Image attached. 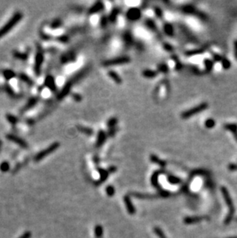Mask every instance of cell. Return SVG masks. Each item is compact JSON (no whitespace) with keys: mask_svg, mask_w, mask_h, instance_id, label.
Here are the masks:
<instances>
[{"mask_svg":"<svg viewBox=\"0 0 237 238\" xmlns=\"http://www.w3.org/2000/svg\"><path fill=\"white\" fill-rule=\"evenodd\" d=\"M22 14L21 13V12H17V13H15L2 28L0 29V38H2L3 36H5V34L8 33V32L22 19Z\"/></svg>","mask_w":237,"mask_h":238,"instance_id":"obj_1","label":"cell"},{"mask_svg":"<svg viewBox=\"0 0 237 238\" xmlns=\"http://www.w3.org/2000/svg\"><path fill=\"white\" fill-rule=\"evenodd\" d=\"M208 107H209L208 103L204 102V103H200L199 105L196 106V107H193V108H191L189 109V110L182 113L181 117H182V119H185V120H186V119H189L190 117H192V116H195L196 115V114H198V113H202V111L206 110V109L208 108Z\"/></svg>","mask_w":237,"mask_h":238,"instance_id":"obj_2","label":"cell"},{"mask_svg":"<svg viewBox=\"0 0 237 238\" xmlns=\"http://www.w3.org/2000/svg\"><path fill=\"white\" fill-rule=\"evenodd\" d=\"M131 59L129 56L116 57V58L105 61L103 63V66H112L122 65V64L129 63Z\"/></svg>","mask_w":237,"mask_h":238,"instance_id":"obj_3","label":"cell"},{"mask_svg":"<svg viewBox=\"0 0 237 238\" xmlns=\"http://www.w3.org/2000/svg\"><path fill=\"white\" fill-rule=\"evenodd\" d=\"M58 147H59V143H57L56 142V143H52V144L51 145V146H49L48 148L42 150V151H41L40 153H38L36 157H35V160H36V161H38V160H41V159L44 158L45 157L48 156V154H50L51 153L55 151V150H57V149L58 148Z\"/></svg>","mask_w":237,"mask_h":238,"instance_id":"obj_4","label":"cell"},{"mask_svg":"<svg viewBox=\"0 0 237 238\" xmlns=\"http://www.w3.org/2000/svg\"><path fill=\"white\" fill-rule=\"evenodd\" d=\"M126 17L128 19L135 21L141 17V11L138 8H132L126 12Z\"/></svg>","mask_w":237,"mask_h":238,"instance_id":"obj_5","label":"cell"},{"mask_svg":"<svg viewBox=\"0 0 237 238\" xmlns=\"http://www.w3.org/2000/svg\"><path fill=\"white\" fill-rule=\"evenodd\" d=\"M42 61H43V56H42V52L38 50L35 57V71L37 76L40 75L41 66H42Z\"/></svg>","mask_w":237,"mask_h":238,"instance_id":"obj_6","label":"cell"},{"mask_svg":"<svg viewBox=\"0 0 237 238\" xmlns=\"http://www.w3.org/2000/svg\"><path fill=\"white\" fill-rule=\"evenodd\" d=\"M6 138L8 139V140H11V141L14 142V143H15L16 144L19 145L20 147H24V148H28V144L26 143V142L24 141L22 139L19 138V137H16V136H14V135H7L6 136Z\"/></svg>","mask_w":237,"mask_h":238,"instance_id":"obj_7","label":"cell"},{"mask_svg":"<svg viewBox=\"0 0 237 238\" xmlns=\"http://www.w3.org/2000/svg\"><path fill=\"white\" fill-rule=\"evenodd\" d=\"M72 83H73V82H72V80H70V81H68V83L65 84V87H64V88L62 89V91L60 92V93L58 94V98L59 99V100H61L62 98H63L64 97H65V96H66L67 94L69 93V91H70V90H71V87H72Z\"/></svg>","mask_w":237,"mask_h":238,"instance_id":"obj_8","label":"cell"},{"mask_svg":"<svg viewBox=\"0 0 237 238\" xmlns=\"http://www.w3.org/2000/svg\"><path fill=\"white\" fill-rule=\"evenodd\" d=\"M107 135L106 133H105L104 131L101 130V131L98 132V136H97V139H96V147H99L106 140Z\"/></svg>","mask_w":237,"mask_h":238,"instance_id":"obj_9","label":"cell"},{"mask_svg":"<svg viewBox=\"0 0 237 238\" xmlns=\"http://www.w3.org/2000/svg\"><path fill=\"white\" fill-rule=\"evenodd\" d=\"M102 8H103V4H102V2H96V3H95V5H94L93 6L90 8V9H89L88 12H89V14L97 13L98 12L101 11Z\"/></svg>","mask_w":237,"mask_h":238,"instance_id":"obj_10","label":"cell"},{"mask_svg":"<svg viewBox=\"0 0 237 238\" xmlns=\"http://www.w3.org/2000/svg\"><path fill=\"white\" fill-rule=\"evenodd\" d=\"M108 76L110 77L112 80H113L114 82H115V83H116L117 84L122 83V79H121V77L119 76H118V74L115 73V72L112 71H112H109L108 73Z\"/></svg>","mask_w":237,"mask_h":238,"instance_id":"obj_11","label":"cell"},{"mask_svg":"<svg viewBox=\"0 0 237 238\" xmlns=\"http://www.w3.org/2000/svg\"><path fill=\"white\" fill-rule=\"evenodd\" d=\"M142 76L145 78L150 79V78H154L157 76V72L154 71V70H145L142 71Z\"/></svg>","mask_w":237,"mask_h":238,"instance_id":"obj_12","label":"cell"},{"mask_svg":"<svg viewBox=\"0 0 237 238\" xmlns=\"http://www.w3.org/2000/svg\"><path fill=\"white\" fill-rule=\"evenodd\" d=\"M164 32L166 35L172 36L174 34V29L173 26L170 23H165L163 26Z\"/></svg>","mask_w":237,"mask_h":238,"instance_id":"obj_13","label":"cell"},{"mask_svg":"<svg viewBox=\"0 0 237 238\" xmlns=\"http://www.w3.org/2000/svg\"><path fill=\"white\" fill-rule=\"evenodd\" d=\"M45 85L48 87L52 90H55V81H54L53 78L51 76H48L46 79H45Z\"/></svg>","mask_w":237,"mask_h":238,"instance_id":"obj_14","label":"cell"},{"mask_svg":"<svg viewBox=\"0 0 237 238\" xmlns=\"http://www.w3.org/2000/svg\"><path fill=\"white\" fill-rule=\"evenodd\" d=\"M223 127L225 130L231 132L232 133L237 131V124H235V123H226Z\"/></svg>","mask_w":237,"mask_h":238,"instance_id":"obj_15","label":"cell"},{"mask_svg":"<svg viewBox=\"0 0 237 238\" xmlns=\"http://www.w3.org/2000/svg\"><path fill=\"white\" fill-rule=\"evenodd\" d=\"M221 64H222V67H223L224 70H229V68L231 67V63L229 59L225 57H223L222 59L221 60Z\"/></svg>","mask_w":237,"mask_h":238,"instance_id":"obj_16","label":"cell"},{"mask_svg":"<svg viewBox=\"0 0 237 238\" xmlns=\"http://www.w3.org/2000/svg\"><path fill=\"white\" fill-rule=\"evenodd\" d=\"M215 126V121L213 119H208L205 122V127L208 129L213 128Z\"/></svg>","mask_w":237,"mask_h":238,"instance_id":"obj_17","label":"cell"},{"mask_svg":"<svg viewBox=\"0 0 237 238\" xmlns=\"http://www.w3.org/2000/svg\"><path fill=\"white\" fill-rule=\"evenodd\" d=\"M118 14V10L117 9V8H114V9L112 11V12H111L110 15H109L108 20H110L111 22H115Z\"/></svg>","mask_w":237,"mask_h":238,"instance_id":"obj_18","label":"cell"},{"mask_svg":"<svg viewBox=\"0 0 237 238\" xmlns=\"http://www.w3.org/2000/svg\"><path fill=\"white\" fill-rule=\"evenodd\" d=\"M204 64H205V69L208 72H210L211 70H212V67H213V62L210 59H205L204 61Z\"/></svg>","mask_w":237,"mask_h":238,"instance_id":"obj_19","label":"cell"},{"mask_svg":"<svg viewBox=\"0 0 237 238\" xmlns=\"http://www.w3.org/2000/svg\"><path fill=\"white\" fill-rule=\"evenodd\" d=\"M123 39H124V41H125V43L130 45V44L132 42V35H131L129 32H125L123 36Z\"/></svg>","mask_w":237,"mask_h":238,"instance_id":"obj_20","label":"cell"},{"mask_svg":"<svg viewBox=\"0 0 237 238\" xmlns=\"http://www.w3.org/2000/svg\"><path fill=\"white\" fill-rule=\"evenodd\" d=\"M78 130L80 132H82V133H85V134H87V135H91V134H92V129L88 128V127H78Z\"/></svg>","mask_w":237,"mask_h":238,"instance_id":"obj_21","label":"cell"},{"mask_svg":"<svg viewBox=\"0 0 237 238\" xmlns=\"http://www.w3.org/2000/svg\"><path fill=\"white\" fill-rule=\"evenodd\" d=\"M116 123H117V119L112 118L108 120V123H107V125H108V127H114Z\"/></svg>","mask_w":237,"mask_h":238,"instance_id":"obj_22","label":"cell"},{"mask_svg":"<svg viewBox=\"0 0 237 238\" xmlns=\"http://www.w3.org/2000/svg\"><path fill=\"white\" fill-rule=\"evenodd\" d=\"M158 69H159V71L162 72V73H167V72H168V70H169L168 66L164 63L160 64V65L158 66Z\"/></svg>","mask_w":237,"mask_h":238,"instance_id":"obj_23","label":"cell"},{"mask_svg":"<svg viewBox=\"0 0 237 238\" xmlns=\"http://www.w3.org/2000/svg\"><path fill=\"white\" fill-rule=\"evenodd\" d=\"M212 58H213V60L215 62H219V63H220L221 60L223 58V56H222L219 55V54L213 53L212 54Z\"/></svg>","mask_w":237,"mask_h":238,"instance_id":"obj_24","label":"cell"},{"mask_svg":"<svg viewBox=\"0 0 237 238\" xmlns=\"http://www.w3.org/2000/svg\"><path fill=\"white\" fill-rule=\"evenodd\" d=\"M4 75L6 77V79H10L12 78V77H13L15 74H14L13 72L10 71V70H7V71H5V73H4Z\"/></svg>","mask_w":237,"mask_h":238,"instance_id":"obj_25","label":"cell"},{"mask_svg":"<svg viewBox=\"0 0 237 238\" xmlns=\"http://www.w3.org/2000/svg\"><path fill=\"white\" fill-rule=\"evenodd\" d=\"M7 119H8V120L9 122H11V123H13V124H15V123H16V118H15V117H14L13 116H12V115H9V114H8V115H7Z\"/></svg>","mask_w":237,"mask_h":238,"instance_id":"obj_26","label":"cell"},{"mask_svg":"<svg viewBox=\"0 0 237 238\" xmlns=\"http://www.w3.org/2000/svg\"><path fill=\"white\" fill-rule=\"evenodd\" d=\"M108 19L107 18V17H105V16L102 17V19H101V25H102V26H105V25H107V22H108Z\"/></svg>","mask_w":237,"mask_h":238,"instance_id":"obj_27","label":"cell"},{"mask_svg":"<svg viewBox=\"0 0 237 238\" xmlns=\"http://www.w3.org/2000/svg\"><path fill=\"white\" fill-rule=\"evenodd\" d=\"M35 102H36V100H35V99H33V100H31L30 101H29V103H28V105L26 106L25 109H28V108H30V107H32V106H33L34 104H35Z\"/></svg>","mask_w":237,"mask_h":238,"instance_id":"obj_28","label":"cell"},{"mask_svg":"<svg viewBox=\"0 0 237 238\" xmlns=\"http://www.w3.org/2000/svg\"><path fill=\"white\" fill-rule=\"evenodd\" d=\"M234 56L235 59H237V39L234 41Z\"/></svg>","mask_w":237,"mask_h":238,"instance_id":"obj_29","label":"cell"},{"mask_svg":"<svg viewBox=\"0 0 237 238\" xmlns=\"http://www.w3.org/2000/svg\"><path fill=\"white\" fill-rule=\"evenodd\" d=\"M155 15H157V16L161 17L162 15V11H161L160 8H155Z\"/></svg>","mask_w":237,"mask_h":238,"instance_id":"obj_30","label":"cell"},{"mask_svg":"<svg viewBox=\"0 0 237 238\" xmlns=\"http://www.w3.org/2000/svg\"><path fill=\"white\" fill-rule=\"evenodd\" d=\"M73 99L74 100H75V101L77 102L81 101V100H82V97H81L80 95H78V94H75V95H73Z\"/></svg>","mask_w":237,"mask_h":238,"instance_id":"obj_31","label":"cell"},{"mask_svg":"<svg viewBox=\"0 0 237 238\" xmlns=\"http://www.w3.org/2000/svg\"><path fill=\"white\" fill-rule=\"evenodd\" d=\"M21 77H22V79H23V80L25 82H26V83H32V82L30 81V80H29V79L28 78V77L26 76H25V75H22L21 76Z\"/></svg>","mask_w":237,"mask_h":238,"instance_id":"obj_32","label":"cell"},{"mask_svg":"<svg viewBox=\"0 0 237 238\" xmlns=\"http://www.w3.org/2000/svg\"><path fill=\"white\" fill-rule=\"evenodd\" d=\"M1 167H2V170H7L8 168V165L6 163H3V164H2V166H1Z\"/></svg>","mask_w":237,"mask_h":238,"instance_id":"obj_33","label":"cell"},{"mask_svg":"<svg viewBox=\"0 0 237 238\" xmlns=\"http://www.w3.org/2000/svg\"><path fill=\"white\" fill-rule=\"evenodd\" d=\"M165 49L167 50V51H172V46H170L169 44V45H165Z\"/></svg>","mask_w":237,"mask_h":238,"instance_id":"obj_34","label":"cell"},{"mask_svg":"<svg viewBox=\"0 0 237 238\" xmlns=\"http://www.w3.org/2000/svg\"><path fill=\"white\" fill-rule=\"evenodd\" d=\"M232 135H233L234 138H235V140H236V142H237V131L236 132H234V133H232Z\"/></svg>","mask_w":237,"mask_h":238,"instance_id":"obj_35","label":"cell"},{"mask_svg":"<svg viewBox=\"0 0 237 238\" xmlns=\"http://www.w3.org/2000/svg\"><path fill=\"white\" fill-rule=\"evenodd\" d=\"M1 147H2V141L0 140V149H1Z\"/></svg>","mask_w":237,"mask_h":238,"instance_id":"obj_36","label":"cell"}]
</instances>
